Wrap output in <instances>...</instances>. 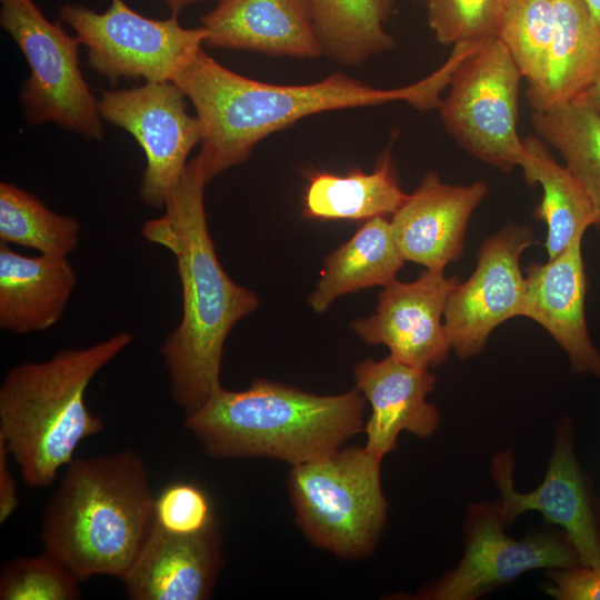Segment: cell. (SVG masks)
Listing matches in <instances>:
<instances>
[{"label":"cell","instance_id":"cell-31","mask_svg":"<svg viewBox=\"0 0 600 600\" xmlns=\"http://www.w3.org/2000/svg\"><path fill=\"white\" fill-rule=\"evenodd\" d=\"M154 522L176 534H196L219 522L211 498L190 481H174L154 498Z\"/></svg>","mask_w":600,"mask_h":600},{"label":"cell","instance_id":"cell-35","mask_svg":"<svg viewBox=\"0 0 600 600\" xmlns=\"http://www.w3.org/2000/svg\"><path fill=\"white\" fill-rule=\"evenodd\" d=\"M199 1L203 0H164L171 11V16L174 17H178L181 10H183L186 7L197 3Z\"/></svg>","mask_w":600,"mask_h":600},{"label":"cell","instance_id":"cell-27","mask_svg":"<svg viewBox=\"0 0 600 600\" xmlns=\"http://www.w3.org/2000/svg\"><path fill=\"white\" fill-rule=\"evenodd\" d=\"M79 221L48 209L32 193L8 182L0 183V241L68 258L79 242Z\"/></svg>","mask_w":600,"mask_h":600},{"label":"cell","instance_id":"cell-23","mask_svg":"<svg viewBox=\"0 0 600 600\" xmlns=\"http://www.w3.org/2000/svg\"><path fill=\"white\" fill-rule=\"evenodd\" d=\"M403 261L390 221L384 217L368 219L347 242L324 258L309 304L320 313L343 294L384 287L396 279Z\"/></svg>","mask_w":600,"mask_h":600},{"label":"cell","instance_id":"cell-8","mask_svg":"<svg viewBox=\"0 0 600 600\" xmlns=\"http://www.w3.org/2000/svg\"><path fill=\"white\" fill-rule=\"evenodd\" d=\"M0 23L30 68L20 92L27 121L53 122L102 140L98 100L79 67L78 38L69 36L60 21H49L34 0H0Z\"/></svg>","mask_w":600,"mask_h":600},{"label":"cell","instance_id":"cell-26","mask_svg":"<svg viewBox=\"0 0 600 600\" xmlns=\"http://www.w3.org/2000/svg\"><path fill=\"white\" fill-rule=\"evenodd\" d=\"M531 120L538 137L560 153L586 189L600 231V111L574 100L533 112Z\"/></svg>","mask_w":600,"mask_h":600},{"label":"cell","instance_id":"cell-34","mask_svg":"<svg viewBox=\"0 0 600 600\" xmlns=\"http://www.w3.org/2000/svg\"><path fill=\"white\" fill-rule=\"evenodd\" d=\"M577 100H581L600 111V81L589 88Z\"/></svg>","mask_w":600,"mask_h":600},{"label":"cell","instance_id":"cell-28","mask_svg":"<svg viewBox=\"0 0 600 600\" xmlns=\"http://www.w3.org/2000/svg\"><path fill=\"white\" fill-rule=\"evenodd\" d=\"M554 32V0H509L497 37L528 86L543 78Z\"/></svg>","mask_w":600,"mask_h":600},{"label":"cell","instance_id":"cell-3","mask_svg":"<svg viewBox=\"0 0 600 600\" xmlns=\"http://www.w3.org/2000/svg\"><path fill=\"white\" fill-rule=\"evenodd\" d=\"M154 498L136 451L74 458L44 508L43 551L80 581L96 576L122 580L153 526Z\"/></svg>","mask_w":600,"mask_h":600},{"label":"cell","instance_id":"cell-11","mask_svg":"<svg viewBox=\"0 0 600 600\" xmlns=\"http://www.w3.org/2000/svg\"><path fill=\"white\" fill-rule=\"evenodd\" d=\"M186 98L174 82L161 81L103 91L98 100L100 118L131 133L143 149L147 166L139 193L152 208L164 207L189 152L202 139L197 116L187 112Z\"/></svg>","mask_w":600,"mask_h":600},{"label":"cell","instance_id":"cell-36","mask_svg":"<svg viewBox=\"0 0 600 600\" xmlns=\"http://www.w3.org/2000/svg\"><path fill=\"white\" fill-rule=\"evenodd\" d=\"M586 4L596 20L597 24L600 27V0H584Z\"/></svg>","mask_w":600,"mask_h":600},{"label":"cell","instance_id":"cell-19","mask_svg":"<svg viewBox=\"0 0 600 600\" xmlns=\"http://www.w3.org/2000/svg\"><path fill=\"white\" fill-rule=\"evenodd\" d=\"M203 44L273 56L318 58L322 49L306 0H218L201 17Z\"/></svg>","mask_w":600,"mask_h":600},{"label":"cell","instance_id":"cell-30","mask_svg":"<svg viewBox=\"0 0 600 600\" xmlns=\"http://www.w3.org/2000/svg\"><path fill=\"white\" fill-rule=\"evenodd\" d=\"M509 0H429L428 24L443 44L479 43L498 36Z\"/></svg>","mask_w":600,"mask_h":600},{"label":"cell","instance_id":"cell-4","mask_svg":"<svg viewBox=\"0 0 600 600\" xmlns=\"http://www.w3.org/2000/svg\"><path fill=\"white\" fill-rule=\"evenodd\" d=\"M364 411L357 388L319 396L257 379L240 391L221 386L184 426L211 457H267L296 466L342 448L363 431Z\"/></svg>","mask_w":600,"mask_h":600},{"label":"cell","instance_id":"cell-9","mask_svg":"<svg viewBox=\"0 0 600 600\" xmlns=\"http://www.w3.org/2000/svg\"><path fill=\"white\" fill-rule=\"evenodd\" d=\"M59 16L88 48L89 67L112 82L119 78L172 81L207 37L203 27L184 28L174 16L143 17L124 0H110L104 12L67 3Z\"/></svg>","mask_w":600,"mask_h":600},{"label":"cell","instance_id":"cell-12","mask_svg":"<svg viewBox=\"0 0 600 600\" xmlns=\"http://www.w3.org/2000/svg\"><path fill=\"white\" fill-rule=\"evenodd\" d=\"M537 243L529 224L508 222L480 246L474 271L453 288L443 312L450 347L460 359L480 353L496 328L523 317L526 278L520 258Z\"/></svg>","mask_w":600,"mask_h":600},{"label":"cell","instance_id":"cell-6","mask_svg":"<svg viewBox=\"0 0 600 600\" xmlns=\"http://www.w3.org/2000/svg\"><path fill=\"white\" fill-rule=\"evenodd\" d=\"M380 467L358 447L292 466L288 489L296 520L312 544L348 560L374 550L388 517Z\"/></svg>","mask_w":600,"mask_h":600},{"label":"cell","instance_id":"cell-16","mask_svg":"<svg viewBox=\"0 0 600 600\" xmlns=\"http://www.w3.org/2000/svg\"><path fill=\"white\" fill-rule=\"evenodd\" d=\"M578 234L554 258L526 268L523 317L543 327L569 358L571 372L600 379V351L586 319L588 280Z\"/></svg>","mask_w":600,"mask_h":600},{"label":"cell","instance_id":"cell-17","mask_svg":"<svg viewBox=\"0 0 600 600\" xmlns=\"http://www.w3.org/2000/svg\"><path fill=\"white\" fill-rule=\"evenodd\" d=\"M219 522L196 534H176L156 522L121 580L131 600H206L223 566Z\"/></svg>","mask_w":600,"mask_h":600},{"label":"cell","instance_id":"cell-33","mask_svg":"<svg viewBox=\"0 0 600 600\" xmlns=\"http://www.w3.org/2000/svg\"><path fill=\"white\" fill-rule=\"evenodd\" d=\"M9 451L0 440V523L3 524L19 507L18 488L9 467Z\"/></svg>","mask_w":600,"mask_h":600},{"label":"cell","instance_id":"cell-22","mask_svg":"<svg viewBox=\"0 0 600 600\" xmlns=\"http://www.w3.org/2000/svg\"><path fill=\"white\" fill-rule=\"evenodd\" d=\"M523 144L524 153L519 167L528 186L539 184L542 189L533 217L547 227L544 249L551 259L578 234L594 227L596 212L583 186L551 156L542 139L529 136L523 139Z\"/></svg>","mask_w":600,"mask_h":600},{"label":"cell","instance_id":"cell-5","mask_svg":"<svg viewBox=\"0 0 600 600\" xmlns=\"http://www.w3.org/2000/svg\"><path fill=\"white\" fill-rule=\"evenodd\" d=\"M134 339L121 331L80 349H63L41 362L11 368L0 386V440L30 487H48L78 446L104 426L86 403L96 374Z\"/></svg>","mask_w":600,"mask_h":600},{"label":"cell","instance_id":"cell-10","mask_svg":"<svg viewBox=\"0 0 600 600\" xmlns=\"http://www.w3.org/2000/svg\"><path fill=\"white\" fill-rule=\"evenodd\" d=\"M497 502L468 508L463 527L464 550L458 564L421 589L418 599L474 600L536 569H564L581 564L567 536L542 529L513 539Z\"/></svg>","mask_w":600,"mask_h":600},{"label":"cell","instance_id":"cell-21","mask_svg":"<svg viewBox=\"0 0 600 600\" xmlns=\"http://www.w3.org/2000/svg\"><path fill=\"white\" fill-rule=\"evenodd\" d=\"M556 32L543 78L528 86L533 112L571 102L600 81V27L584 0H554Z\"/></svg>","mask_w":600,"mask_h":600},{"label":"cell","instance_id":"cell-15","mask_svg":"<svg viewBox=\"0 0 600 600\" xmlns=\"http://www.w3.org/2000/svg\"><path fill=\"white\" fill-rule=\"evenodd\" d=\"M488 192L482 180L450 184L427 172L390 221L401 257L428 269H444L457 261L471 214Z\"/></svg>","mask_w":600,"mask_h":600},{"label":"cell","instance_id":"cell-14","mask_svg":"<svg viewBox=\"0 0 600 600\" xmlns=\"http://www.w3.org/2000/svg\"><path fill=\"white\" fill-rule=\"evenodd\" d=\"M459 283L443 269H426L417 280H393L383 287L376 311L358 318L350 329L367 344L386 346L394 359L421 369L447 361L451 349L443 312Z\"/></svg>","mask_w":600,"mask_h":600},{"label":"cell","instance_id":"cell-24","mask_svg":"<svg viewBox=\"0 0 600 600\" xmlns=\"http://www.w3.org/2000/svg\"><path fill=\"white\" fill-rule=\"evenodd\" d=\"M407 197L386 151L370 173L352 170L343 176L319 171L310 174L303 197V217L368 220L393 214Z\"/></svg>","mask_w":600,"mask_h":600},{"label":"cell","instance_id":"cell-20","mask_svg":"<svg viewBox=\"0 0 600 600\" xmlns=\"http://www.w3.org/2000/svg\"><path fill=\"white\" fill-rule=\"evenodd\" d=\"M77 286L68 258L27 257L0 241V328L43 331L62 317Z\"/></svg>","mask_w":600,"mask_h":600},{"label":"cell","instance_id":"cell-2","mask_svg":"<svg viewBox=\"0 0 600 600\" xmlns=\"http://www.w3.org/2000/svg\"><path fill=\"white\" fill-rule=\"evenodd\" d=\"M206 186L191 160L169 192L163 216L141 228L147 241L169 250L177 262L182 317L160 352L172 400L184 417L221 387L224 342L236 323L259 304L256 293L236 283L217 257L204 211Z\"/></svg>","mask_w":600,"mask_h":600},{"label":"cell","instance_id":"cell-29","mask_svg":"<svg viewBox=\"0 0 600 600\" xmlns=\"http://www.w3.org/2000/svg\"><path fill=\"white\" fill-rule=\"evenodd\" d=\"M80 580L60 560L42 550L38 556L6 561L0 571L1 600H78Z\"/></svg>","mask_w":600,"mask_h":600},{"label":"cell","instance_id":"cell-18","mask_svg":"<svg viewBox=\"0 0 600 600\" xmlns=\"http://www.w3.org/2000/svg\"><path fill=\"white\" fill-rule=\"evenodd\" d=\"M356 388L370 403L371 413L364 423V450L382 461L397 447L400 432L429 438L438 429L440 413L427 401L436 387L429 369L403 363L389 356L376 361L367 359L353 367Z\"/></svg>","mask_w":600,"mask_h":600},{"label":"cell","instance_id":"cell-1","mask_svg":"<svg viewBox=\"0 0 600 600\" xmlns=\"http://www.w3.org/2000/svg\"><path fill=\"white\" fill-rule=\"evenodd\" d=\"M192 102L201 126L199 154L192 159L208 184L222 171L246 161L269 134L311 114L402 100L427 110L440 108L447 73L438 69L420 81L380 89L334 72L308 84H276L236 73L202 48L173 77Z\"/></svg>","mask_w":600,"mask_h":600},{"label":"cell","instance_id":"cell-37","mask_svg":"<svg viewBox=\"0 0 600 600\" xmlns=\"http://www.w3.org/2000/svg\"><path fill=\"white\" fill-rule=\"evenodd\" d=\"M421 1H423V2H426V3H427V2L429 1V0H421Z\"/></svg>","mask_w":600,"mask_h":600},{"label":"cell","instance_id":"cell-13","mask_svg":"<svg viewBox=\"0 0 600 600\" xmlns=\"http://www.w3.org/2000/svg\"><path fill=\"white\" fill-rule=\"evenodd\" d=\"M513 469L511 451L492 458L490 473L499 491L504 524L508 527L523 512L538 511L563 530L582 566L600 567V499L576 456L571 421L564 419L557 426L547 473L539 487L531 492L517 491Z\"/></svg>","mask_w":600,"mask_h":600},{"label":"cell","instance_id":"cell-7","mask_svg":"<svg viewBox=\"0 0 600 600\" xmlns=\"http://www.w3.org/2000/svg\"><path fill=\"white\" fill-rule=\"evenodd\" d=\"M521 78L506 46L490 38L458 64L439 108L459 147L503 172L519 167L524 153L517 127Z\"/></svg>","mask_w":600,"mask_h":600},{"label":"cell","instance_id":"cell-25","mask_svg":"<svg viewBox=\"0 0 600 600\" xmlns=\"http://www.w3.org/2000/svg\"><path fill=\"white\" fill-rule=\"evenodd\" d=\"M322 54L358 66L392 49L394 39L384 22L393 0H306Z\"/></svg>","mask_w":600,"mask_h":600},{"label":"cell","instance_id":"cell-32","mask_svg":"<svg viewBox=\"0 0 600 600\" xmlns=\"http://www.w3.org/2000/svg\"><path fill=\"white\" fill-rule=\"evenodd\" d=\"M546 592L557 600H600V567L550 569Z\"/></svg>","mask_w":600,"mask_h":600}]
</instances>
